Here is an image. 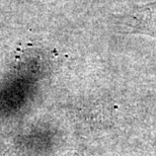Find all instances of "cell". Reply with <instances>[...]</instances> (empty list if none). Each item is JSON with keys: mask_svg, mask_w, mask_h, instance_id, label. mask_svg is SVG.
<instances>
[{"mask_svg": "<svg viewBox=\"0 0 156 156\" xmlns=\"http://www.w3.org/2000/svg\"><path fill=\"white\" fill-rule=\"evenodd\" d=\"M125 18L133 29L156 36V2L136 6Z\"/></svg>", "mask_w": 156, "mask_h": 156, "instance_id": "1", "label": "cell"}]
</instances>
